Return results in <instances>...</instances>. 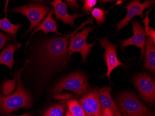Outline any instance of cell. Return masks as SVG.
<instances>
[{"label":"cell","mask_w":155,"mask_h":116,"mask_svg":"<svg viewBox=\"0 0 155 116\" xmlns=\"http://www.w3.org/2000/svg\"><path fill=\"white\" fill-rule=\"evenodd\" d=\"M23 26L21 24L18 25L12 24L6 17L0 19V29L2 31L12 35L14 37H16L17 31Z\"/></svg>","instance_id":"e0dca14e"},{"label":"cell","mask_w":155,"mask_h":116,"mask_svg":"<svg viewBox=\"0 0 155 116\" xmlns=\"http://www.w3.org/2000/svg\"><path fill=\"white\" fill-rule=\"evenodd\" d=\"M143 68L150 71L152 74L155 73V46L150 37L147 38L145 45Z\"/></svg>","instance_id":"2e32d148"},{"label":"cell","mask_w":155,"mask_h":116,"mask_svg":"<svg viewBox=\"0 0 155 116\" xmlns=\"http://www.w3.org/2000/svg\"><path fill=\"white\" fill-rule=\"evenodd\" d=\"M102 116H114L112 112L108 108H105L103 111Z\"/></svg>","instance_id":"d4e9b609"},{"label":"cell","mask_w":155,"mask_h":116,"mask_svg":"<svg viewBox=\"0 0 155 116\" xmlns=\"http://www.w3.org/2000/svg\"><path fill=\"white\" fill-rule=\"evenodd\" d=\"M66 109L65 103H61L49 108L43 116H63Z\"/></svg>","instance_id":"ac0fdd59"},{"label":"cell","mask_w":155,"mask_h":116,"mask_svg":"<svg viewBox=\"0 0 155 116\" xmlns=\"http://www.w3.org/2000/svg\"><path fill=\"white\" fill-rule=\"evenodd\" d=\"M133 35L130 38L124 41L119 40L121 43V50H124L126 47L129 46H135L141 50V57L142 59L145 52L146 45V35L144 29L136 20L131 23Z\"/></svg>","instance_id":"8fae6325"},{"label":"cell","mask_w":155,"mask_h":116,"mask_svg":"<svg viewBox=\"0 0 155 116\" xmlns=\"http://www.w3.org/2000/svg\"><path fill=\"white\" fill-rule=\"evenodd\" d=\"M49 10V6L44 3H30L16 7L9 11L12 13H20L26 16L29 20L30 27L24 34L25 36L43 21Z\"/></svg>","instance_id":"5b68a950"},{"label":"cell","mask_w":155,"mask_h":116,"mask_svg":"<svg viewBox=\"0 0 155 116\" xmlns=\"http://www.w3.org/2000/svg\"><path fill=\"white\" fill-rule=\"evenodd\" d=\"M152 10L150 9L146 12V17L143 20V22L145 25V31L146 35L149 36V37L151 39L153 43L155 45V31L153 27L150 26V20L149 19L148 15L149 12Z\"/></svg>","instance_id":"44dd1931"},{"label":"cell","mask_w":155,"mask_h":116,"mask_svg":"<svg viewBox=\"0 0 155 116\" xmlns=\"http://www.w3.org/2000/svg\"><path fill=\"white\" fill-rule=\"evenodd\" d=\"M49 3L52 5L54 8V14L55 15L54 19L62 21L64 25L67 24L74 28L75 27V20L84 15L83 14L77 12H74L72 15H69L67 11V4L61 0H54Z\"/></svg>","instance_id":"7c38bea8"},{"label":"cell","mask_w":155,"mask_h":116,"mask_svg":"<svg viewBox=\"0 0 155 116\" xmlns=\"http://www.w3.org/2000/svg\"><path fill=\"white\" fill-rule=\"evenodd\" d=\"M93 27H84L80 32H75L72 35L70 39L71 42L68 48V62L71 55L74 53H79L81 55L82 62L87 61L88 55L92 52L91 49L95 42L88 44L87 39L90 32L94 30Z\"/></svg>","instance_id":"8992f818"},{"label":"cell","mask_w":155,"mask_h":116,"mask_svg":"<svg viewBox=\"0 0 155 116\" xmlns=\"http://www.w3.org/2000/svg\"><path fill=\"white\" fill-rule=\"evenodd\" d=\"M100 42L101 48L105 50L104 60L107 65V74L101 77L107 76L110 82V75L114 69L119 66L125 67V65L120 61L117 57V44H112L109 41L108 35L102 39L97 38Z\"/></svg>","instance_id":"ba28073f"},{"label":"cell","mask_w":155,"mask_h":116,"mask_svg":"<svg viewBox=\"0 0 155 116\" xmlns=\"http://www.w3.org/2000/svg\"><path fill=\"white\" fill-rule=\"evenodd\" d=\"M111 90L110 86H104L97 90L103 110L108 108L111 111L113 116H123L120 111L111 97Z\"/></svg>","instance_id":"5bb4252c"},{"label":"cell","mask_w":155,"mask_h":116,"mask_svg":"<svg viewBox=\"0 0 155 116\" xmlns=\"http://www.w3.org/2000/svg\"><path fill=\"white\" fill-rule=\"evenodd\" d=\"M65 116H74L69 111H68L66 112V115Z\"/></svg>","instance_id":"484cf974"},{"label":"cell","mask_w":155,"mask_h":116,"mask_svg":"<svg viewBox=\"0 0 155 116\" xmlns=\"http://www.w3.org/2000/svg\"><path fill=\"white\" fill-rule=\"evenodd\" d=\"M69 111L74 116H86L79 102L75 99L69 100L67 102Z\"/></svg>","instance_id":"d6986e66"},{"label":"cell","mask_w":155,"mask_h":116,"mask_svg":"<svg viewBox=\"0 0 155 116\" xmlns=\"http://www.w3.org/2000/svg\"><path fill=\"white\" fill-rule=\"evenodd\" d=\"M11 41L19 43L15 39H14L11 36L6 34H3L1 31H0V50L4 48L7 42Z\"/></svg>","instance_id":"7402d4cb"},{"label":"cell","mask_w":155,"mask_h":116,"mask_svg":"<svg viewBox=\"0 0 155 116\" xmlns=\"http://www.w3.org/2000/svg\"><path fill=\"white\" fill-rule=\"evenodd\" d=\"M80 103L86 116H102L103 110L96 90H90L84 94Z\"/></svg>","instance_id":"30bf717a"},{"label":"cell","mask_w":155,"mask_h":116,"mask_svg":"<svg viewBox=\"0 0 155 116\" xmlns=\"http://www.w3.org/2000/svg\"><path fill=\"white\" fill-rule=\"evenodd\" d=\"M91 16L94 18L97 25H101L105 23L106 15L104 9L98 8H95L91 11Z\"/></svg>","instance_id":"ffe728a7"},{"label":"cell","mask_w":155,"mask_h":116,"mask_svg":"<svg viewBox=\"0 0 155 116\" xmlns=\"http://www.w3.org/2000/svg\"><path fill=\"white\" fill-rule=\"evenodd\" d=\"M21 44L15 42H9L6 48L0 53V65L8 67L12 72V68L15 63L13 57L14 52L21 47Z\"/></svg>","instance_id":"9a60e30c"},{"label":"cell","mask_w":155,"mask_h":116,"mask_svg":"<svg viewBox=\"0 0 155 116\" xmlns=\"http://www.w3.org/2000/svg\"><path fill=\"white\" fill-rule=\"evenodd\" d=\"M117 102L123 116H154L153 111L132 92L125 91L119 94Z\"/></svg>","instance_id":"3957f363"},{"label":"cell","mask_w":155,"mask_h":116,"mask_svg":"<svg viewBox=\"0 0 155 116\" xmlns=\"http://www.w3.org/2000/svg\"><path fill=\"white\" fill-rule=\"evenodd\" d=\"M89 84L87 77L80 72H75L64 77L54 86L55 93L63 91H70L77 95H81L87 92Z\"/></svg>","instance_id":"277c9868"},{"label":"cell","mask_w":155,"mask_h":116,"mask_svg":"<svg viewBox=\"0 0 155 116\" xmlns=\"http://www.w3.org/2000/svg\"><path fill=\"white\" fill-rule=\"evenodd\" d=\"M21 69L18 71L17 89L10 95L4 96L0 93V111L8 114L19 108H26L31 104V98L28 91L24 88L21 79Z\"/></svg>","instance_id":"7a4b0ae2"},{"label":"cell","mask_w":155,"mask_h":116,"mask_svg":"<svg viewBox=\"0 0 155 116\" xmlns=\"http://www.w3.org/2000/svg\"><path fill=\"white\" fill-rule=\"evenodd\" d=\"M67 3H68V5L69 7L71 9H80L81 8V5L80 3L78 2L77 1H65Z\"/></svg>","instance_id":"cb8c5ba5"},{"label":"cell","mask_w":155,"mask_h":116,"mask_svg":"<svg viewBox=\"0 0 155 116\" xmlns=\"http://www.w3.org/2000/svg\"><path fill=\"white\" fill-rule=\"evenodd\" d=\"M96 0H85L82 7V10L84 13L89 14L92 11L93 8L96 4Z\"/></svg>","instance_id":"603a6c76"},{"label":"cell","mask_w":155,"mask_h":116,"mask_svg":"<svg viewBox=\"0 0 155 116\" xmlns=\"http://www.w3.org/2000/svg\"><path fill=\"white\" fill-rule=\"evenodd\" d=\"M54 14V11L52 9H51L50 11L49 12L48 14L47 15L45 19L43 20L40 24L38 25L36 28L34 29L32 34H31L29 40L27 41V45H26V49L28 48V45L29 44L31 39H32L33 36L35 35V33L38 32V31H42L45 35L49 33H55L58 34V35H61L65 36L66 35H63L61 34L58 31V25L54 19L53 18V15Z\"/></svg>","instance_id":"4fadbf2b"},{"label":"cell","mask_w":155,"mask_h":116,"mask_svg":"<svg viewBox=\"0 0 155 116\" xmlns=\"http://www.w3.org/2000/svg\"><path fill=\"white\" fill-rule=\"evenodd\" d=\"M155 2L154 0H146L144 2L141 3H140L139 0H134L130 2L125 5L123 8L127 10V13L123 19L115 24V26L117 28V33L127 26L131 19L135 16L138 15L141 18H143V11L145 9L149 8Z\"/></svg>","instance_id":"9c48e42d"},{"label":"cell","mask_w":155,"mask_h":116,"mask_svg":"<svg viewBox=\"0 0 155 116\" xmlns=\"http://www.w3.org/2000/svg\"><path fill=\"white\" fill-rule=\"evenodd\" d=\"M10 116H29L28 114H24V115H21V116H14V115H10Z\"/></svg>","instance_id":"4316f807"},{"label":"cell","mask_w":155,"mask_h":116,"mask_svg":"<svg viewBox=\"0 0 155 116\" xmlns=\"http://www.w3.org/2000/svg\"><path fill=\"white\" fill-rule=\"evenodd\" d=\"M133 84L139 95L146 102L154 105L155 102V81L151 76L142 72L133 78Z\"/></svg>","instance_id":"52a82bcc"},{"label":"cell","mask_w":155,"mask_h":116,"mask_svg":"<svg viewBox=\"0 0 155 116\" xmlns=\"http://www.w3.org/2000/svg\"><path fill=\"white\" fill-rule=\"evenodd\" d=\"M94 21L89 17L86 22H82L80 27L73 33L62 37H56L46 39L40 43L32 56L33 61L37 69L48 73L49 71L60 67L61 65H66L68 62L69 39L73 34L82 28L87 24H93Z\"/></svg>","instance_id":"6da1fadb"}]
</instances>
